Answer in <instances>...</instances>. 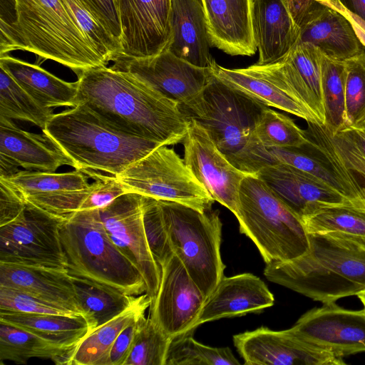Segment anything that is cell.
Here are the masks:
<instances>
[{
	"label": "cell",
	"instance_id": "obj_1",
	"mask_svg": "<svg viewBox=\"0 0 365 365\" xmlns=\"http://www.w3.org/2000/svg\"><path fill=\"white\" fill-rule=\"evenodd\" d=\"M77 83V104L111 127L166 145L182 142L190 118L180 103L130 73L100 66L82 72Z\"/></svg>",
	"mask_w": 365,
	"mask_h": 365
},
{
	"label": "cell",
	"instance_id": "obj_2",
	"mask_svg": "<svg viewBox=\"0 0 365 365\" xmlns=\"http://www.w3.org/2000/svg\"><path fill=\"white\" fill-rule=\"evenodd\" d=\"M308 234V252L289 262L266 264V278L323 304L364 291L365 237Z\"/></svg>",
	"mask_w": 365,
	"mask_h": 365
},
{
	"label": "cell",
	"instance_id": "obj_3",
	"mask_svg": "<svg viewBox=\"0 0 365 365\" xmlns=\"http://www.w3.org/2000/svg\"><path fill=\"white\" fill-rule=\"evenodd\" d=\"M12 1L14 19L0 20V56L25 50L71 68L77 76L108 65L61 0Z\"/></svg>",
	"mask_w": 365,
	"mask_h": 365
},
{
	"label": "cell",
	"instance_id": "obj_4",
	"mask_svg": "<svg viewBox=\"0 0 365 365\" xmlns=\"http://www.w3.org/2000/svg\"><path fill=\"white\" fill-rule=\"evenodd\" d=\"M42 132L48 135L83 173H121L161 143L123 133L78 103L53 114Z\"/></svg>",
	"mask_w": 365,
	"mask_h": 365
},
{
	"label": "cell",
	"instance_id": "obj_5",
	"mask_svg": "<svg viewBox=\"0 0 365 365\" xmlns=\"http://www.w3.org/2000/svg\"><path fill=\"white\" fill-rule=\"evenodd\" d=\"M60 238L70 275L129 295L146 292L142 274L110 240L98 209L77 211L64 219Z\"/></svg>",
	"mask_w": 365,
	"mask_h": 365
},
{
	"label": "cell",
	"instance_id": "obj_6",
	"mask_svg": "<svg viewBox=\"0 0 365 365\" xmlns=\"http://www.w3.org/2000/svg\"><path fill=\"white\" fill-rule=\"evenodd\" d=\"M235 215L240 232L255 244L266 264L289 262L309 250L302 220L255 174L242 182Z\"/></svg>",
	"mask_w": 365,
	"mask_h": 365
},
{
	"label": "cell",
	"instance_id": "obj_7",
	"mask_svg": "<svg viewBox=\"0 0 365 365\" xmlns=\"http://www.w3.org/2000/svg\"><path fill=\"white\" fill-rule=\"evenodd\" d=\"M174 254L207 298L224 277L218 210L200 211L173 201L158 200Z\"/></svg>",
	"mask_w": 365,
	"mask_h": 365
},
{
	"label": "cell",
	"instance_id": "obj_8",
	"mask_svg": "<svg viewBox=\"0 0 365 365\" xmlns=\"http://www.w3.org/2000/svg\"><path fill=\"white\" fill-rule=\"evenodd\" d=\"M180 106L206 130L231 163L250 140L262 111L268 107L225 84L213 73L195 98Z\"/></svg>",
	"mask_w": 365,
	"mask_h": 365
},
{
	"label": "cell",
	"instance_id": "obj_9",
	"mask_svg": "<svg viewBox=\"0 0 365 365\" xmlns=\"http://www.w3.org/2000/svg\"><path fill=\"white\" fill-rule=\"evenodd\" d=\"M116 177L128 192L158 200L176 202L200 211L212 209L215 202L183 158L166 145L133 162Z\"/></svg>",
	"mask_w": 365,
	"mask_h": 365
},
{
	"label": "cell",
	"instance_id": "obj_10",
	"mask_svg": "<svg viewBox=\"0 0 365 365\" xmlns=\"http://www.w3.org/2000/svg\"><path fill=\"white\" fill-rule=\"evenodd\" d=\"M63 220L27 202L14 220L0 227V262L67 269Z\"/></svg>",
	"mask_w": 365,
	"mask_h": 365
},
{
	"label": "cell",
	"instance_id": "obj_11",
	"mask_svg": "<svg viewBox=\"0 0 365 365\" xmlns=\"http://www.w3.org/2000/svg\"><path fill=\"white\" fill-rule=\"evenodd\" d=\"M98 211L112 242L142 274L145 293L152 302L159 288L161 269L147 242L143 221V196L126 192Z\"/></svg>",
	"mask_w": 365,
	"mask_h": 365
},
{
	"label": "cell",
	"instance_id": "obj_12",
	"mask_svg": "<svg viewBox=\"0 0 365 365\" xmlns=\"http://www.w3.org/2000/svg\"><path fill=\"white\" fill-rule=\"evenodd\" d=\"M161 277L149 317L172 339L192 332L206 297L174 254L160 266Z\"/></svg>",
	"mask_w": 365,
	"mask_h": 365
},
{
	"label": "cell",
	"instance_id": "obj_13",
	"mask_svg": "<svg viewBox=\"0 0 365 365\" xmlns=\"http://www.w3.org/2000/svg\"><path fill=\"white\" fill-rule=\"evenodd\" d=\"M182 143L185 165L212 199L235 215L239 190L249 173L231 163L206 130L192 118Z\"/></svg>",
	"mask_w": 365,
	"mask_h": 365
},
{
	"label": "cell",
	"instance_id": "obj_14",
	"mask_svg": "<svg viewBox=\"0 0 365 365\" xmlns=\"http://www.w3.org/2000/svg\"><path fill=\"white\" fill-rule=\"evenodd\" d=\"M111 68L125 71L164 96L186 104L210 81L211 68H200L168 50L146 58L118 56Z\"/></svg>",
	"mask_w": 365,
	"mask_h": 365
},
{
	"label": "cell",
	"instance_id": "obj_15",
	"mask_svg": "<svg viewBox=\"0 0 365 365\" xmlns=\"http://www.w3.org/2000/svg\"><path fill=\"white\" fill-rule=\"evenodd\" d=\"M233 343L247 365H344L342 357L314 345L290 329L261 327L233 336Z\"/></svg>",
	"mask_w": 365,
	"mask_h": 365
},
{
	"label": "cell",
	"instance_id": "obj_16",
	"mask_svg": "<svg viewBox=\"0 0 365 365\" xmlns=\"http://www.w3.org/2000/svg\"><path fill=\"white\" fill-rule=\"evenodd\" d=\"M305 341L343 357L365 351V309L325 303L304 314L289 329Z\"/></svg>",
	"mask_w": 365,
	"mask_h": 365
},
{
	"label": "cell",
	"instance_id": "obj_17",
	"mask_svg": "<svg viewBox=\"0 0 365 365\" xmlns=\"http://www.w3.org/2000/svg\"><path fill=\"white\" fill-rule=\"evenodd\" d=\"M120 22V55L138 58L166 50L171 39V0H113Z\"/></svg>",
	"mask_w": 365,
	"mask_h": 365
},
{
	"label": "cell",
	"instance_id": "obj_18",
	"mask_svg": "<svg viewBox=\"0 0 365 365\" xmlns=\"http://www.w3.org/2000/svg\"><path fill=\"white\" fill-rule=\"evenodd\" d=\"M322 56V53L315 46L299 43L281 60L255 65L269 79L306 106L324 125Z\"/></svg>",
	"mask_w": 365,
	"mask_h": 365
},
{
	"label": "cell",
	"instance_id": "obj_19",
	"mask_svg": "<svg viewBox=\"0 0 365 365\" xmlns=\"http://www.w3.org/2000/svg\"><path fill=\"white\" fill-rule=\"evenodd\" d=\"M73 160L46 133H33L17 127L12 120L0 117V178L19 171L55 172Z\"/></svg>",
	"mask_w": 365,
	"mask_h": 365
},
{
	"label": "cell",
	"instance_id": "obj_20",
	"mask_svg": "<svg viewBox=\"0 0 365 365\" xmlns=\"http://www.w3.org/2000/svg\"><path fill=\"white\" fill-rule=\"evenodd\" d=\"M255 175L301 220L327 207L353 205L324 181L290 165H268Z\"/></svg>",
	"mask_w": 365,
	"mask_h": 365
},
{
	"label": "cell",
	"instance_id": "obj_21",
	"mask_svg": "<svg viewBox=\"0 0 365 365\" xmlns=\"http://www.w3.org/2000/svg\"><path fill=\"white\" fill-rule=\"evenodd\" d=\"M232 163L242 171L255 174L264 167L284 164L294 167L324 181L356 206L349 187L315 150L309 142L302 147H264L250 140Z\"/></svg>",
	"mask_w": 365,
	"mask_h": 365
},
{
	"label": "cell",
	"instance_id": "obj_22",
	"mask_svg": "<svg viewBox=\"0 0 365 365\" xmlns=\"http://www.w3.org/2000/svg\"><path fill=\"white\" fill-rule=\"evenodd\" d=\"M274 303L273 294L265 283L251 273L224 276L207 297L195 324L259 313Z\"/></svg>",
	"mask_w": 365,
	"mask_h": 365
},
{
	"label": "cell",
	"instance_id": "obj_23",
	"mask_svg": "<svg viewBox=\"0 0 365 365\" xmlns=\"http://www.w3.org/2000/svg\"><path fill=\"white\" fill-rule=\"evenodd\" d=\"M210 43L231 56H252L257 51L252 0H201Z\"/></svg>",
	"mask_w": 365,
	"mask_h": 365
},
{
	"label": "cell",
	"instance_id": "obj_24",
	"mask_svg": "<svg viewBox=\"0 0 365 365\" xmlns=\"http://www.w3.org/2000/svg\"><path fill=\"white\" fill-rule=\"evenodd\" d=\"M0 286L25 292L83 315L73 277L67 269L0 262Z\"/></svg>",
	"mask_w": 365,
	"mask_h": 365
},
{
	"label": "cell",
	"instance_id": "obj_25",
	"mask_svg": "<svg viewBox=\"0 0 365 365\" xmlns=\"http://www.w3.org/2000/svg\"><path fill=\"white\" fill-rule=\"evenodd\" d=\"M252 23L258 65L281 60L298 42L300 29L284 0H252Z\"/></svg>",
	"mask_w": 365,
	"mask_h": 365
},
{
	"label": "cell",
	"instance_id": "obj_26",
	"mask_svg": "<svg viewBox=\"0 0 365 365\" xmlns=\"http://www.w3.org/2000/svg\"><path fill=\"white\" fill-rule=\"evenodd\" d=\"M171 39L166 50L200 67L210 68L215 61L210 52V40L201 0H171Z\"/></svg>",
	"mask_w": 365,
	"mask_h": 365
},
{
	"label": "cell",
	"instance_id": "obj_27",
	"mask_svg": "<svg viewBox=\"0 0 365 365\" xmlns=\"http://www.w3.org/2000/svg\"><path fill=\"white\" fill-rule=\"evenodd\" d=\"M299 29L297 43H309L334 59L345 61L365 50L347 16L329 5L318 10Z\"/></svg>",
	"mask_w": 365,
	"mask_h": 365
},
{
	"label": "cell",
	"instance_id": "obj_28",
	"mask_svg": "<svg viewBox=\"0 0 365 365\" xmlns=\"http://www.w3.org/2000/svg\"><path fill=\"white\" fill-rule=\"evenodd\" d=\"M210 68L221 81L264 106L289 113L307 123H320L306 106L269 79L255 64L245 68H227L215 62Z\"/></svg>",
	"mask_w": 365,
	"mask_h": 365
},
{
	"label": "cell",
	"instance_id": "obj_29",
	"mask_svg": "<svg viewBox=\"0 0 365 365\" xmlns=\"http://www.w3.org/2000/svg\"><path fill=\"white\" fill-rule=\"evenodd\" d=\"M0 67L39 104L53 108L74 107L77 104V81H65L39 66L4 54Z\"/></svg>",
	"mask_w": 365,
	"mask_h": 365
},
{
	"label": "cell",
	"instance_id": "obj_30",
	"mask_svg": "<svg viewBox=\"0 0 365 365\" xmlns=\"http://www.w3.org/2000/svg\"><path fill=\"white\" fill-rule=\"evenodd\" d=\"M0 321L24 329L54 344L73 351L90 333L88 322L83 315L0 311Z\"/></svg>",
	"mask_w": 365,
	"mask_h": 365
},
{
	"label": "cell",
	"instance_id": "obj_31",
	"mask_svg": "<svg viewBox=\"0 0 365 365\" xmlns=\"http://www.w3.org/2000/svg\"><path fill=\"white\" fill-rule=\"evenodd\" d=\"M72 277L77 299L90 332L135 305L143 296L129 295L86 279Z\"/></svg>",
	"mask_w": 365,
	"mask_h": 365
},
{
	"label": "cell",
	"instance_id": "obj_32",
	"mask_svg": "<svg viewBox=\"0 0 365 365\" xmlns=\"http://www.w3.org/2000/svg\"><path fill=\"white\" fill-rule=\"evenodd\" d=\"M73 349L46 341L24 329L0 321V363L26 364L31 358L51 359L58 365H69Z\"/></svg>",
	"mask_w": 365,
	"mask_h": 365
},
{
	"label": "cell",
	"instance_id": "obj_33",
	"mask_svg": "<svg viewBox=\"0 0 365 365\" xmlns=\"http://www.w3.org/2000/svg\"><path fill=\"white\" fill-rule=\"evenodd\" d=\"M151 299L145 293L135 305L87 334L73 349L69 365H106L118 335L134 318L145 313Z\"/></svg>",
	"mask_w": 365,
	"mask_h": 365
},
{
	"label": "cell",
	"instance_id": "obj_34",
	"mask_svg": "<svg viewBox=\"0 0 365 365\" xmlns=\"http://www.w3.org/2000/svg\"><path fill=\"white\" fill-rule=\"evenodd\" d=\"M321 83L324 111V126L332 135L346 126V78L344 61L322 53Z\"/></svg>",
	"mask_w": 365,
	"mask_h": 365
},
{
	"label": "cell",
	"instance_id": "obj_35",
	"mask_svg": "<svg viewBox=\"0 0 365 365\" xmlns=\"http://www.w3.org/2000/svg\"><path fill=\"white\" fill-rule=\"evenodd\" d=\"M53 108L39 104L0 67V117L31 123L43 130Z\"/></svg>",
	"mask_w": 365,
	"mask_h": 365
},
{
	"label": "cell",
	"instance_id": "obj_36",
	"mask_svg": "<svg viewBox=\"0 0 365 365\" xmlns=\"http://www.w3.org/2000/svg\"><path fill=\"white\" fill-rule=\"evenodd\" d=\"M6 179L24 198L63 191L77 190L89 186V177L79 170L67 173L19 170Z\"/></svg>",
	"mask_w": 365,
	"mask_h": 365
},
{
	"label": "cell",
	"instance_id": "obj_37",
	"mask_svg": "<svg viewBox=\"0 0 365 365\" xmlns=\"http://www.w3.org/2000/svg\"><path fill=\"white\" fill-rule=\"evenodd\" d=\"M250 140L264 147L299 148L309 142L305 130L270 107L262 111Z\"/></svg>",
	"mask_w": 365,
	"mask_h": 365
},
{
	"label": "cell",
	"instance_id": "obj_38",
	"mask_svg": "<svg viewBox=\"0 0 365 365\" xmlns=\"http://www.w3.org/2000/svg\"><path fill=\"white\" fill-rule=\"evenodd\" d=\"M192 332L172 339L165 365H239L229 347H212L196 341Z\"/></svg>",
	"mask_w": 365,
	"mask_h": 365
},
{
	"label": "cell",
	"instance_id": "obj_39",
	"mask_svg": "<svg viewBox=\"0 0 365 365\" xmlns=\"http://www.w3.org/2000/svg\"><path fill=\"white\" fill-rule=\"evenodd\" d=\"M302 221L308 233L339 232L365 237V208L351 204L322 208Z\"/></svg>",
	"mask_w": 365,
	"mask_h": 365
},
{
	"label": "cell",
	"instance_id": "obj_40",
	"mask_svg": "<svg viewBox=\"0 0 365 365\" xmlns=\"http://www.w3.org/2000/svg\"><path fill=\"white\" fill-rule=\"evenodd\" d=\"M171 341L149 317L143 315L124 365H165Z\"/></svg>",
	"mask_w": 365,
	"mask_h": 365
},
{
	"label": "cell",
	"instance_id": "obj_41",
	"mask_svg": "<svg viewBox=\"0 0 365 365\" xmlns=\"http://www.w3.org/2000/svg\"><path fill=\"white\" fill-rule=\"evenodd\" d=\"M97 53L108 63L120 54V43L80 0H61Z\"/></svg>",
	"mask_w": 365,
	"mask_h": 365
},
{
	"label": "cell",
	"instance_id": "obj_42",
	"mask_svg": "<svg viewBox=\"0 0 365 365\" xmlns=\"http://www.w3.org/2000/svg\"><path fill=\"white\" fill-rule=\"evenodd\" d=\"M344 62L346 126H356L365 118V50Z\"/></svg>",
	"mask_w": 365,
	"mask_h": 365
},
{
	"label": "cell",
	"instance_id": "obj_43",
	"mask_svg": "<svg viewBox=\"0 0 365 365\" xmlns=\"http://www.w3.org/2000/svg\"><path fill=\"white\" fill-rule=\"evenodd\" d=\"M143 221L150 250L160 267L174 252L163 222L158 200L143 196Z\"/></svg>",
	"mask_w": 365,
	"mask_h": 365
},
{
	"label": "cell",
	"instance_id": "obj_44",
	"mask_svg": "<svg viewBox=\"0 0 365 365\" xmlns=\"http://www.w3.org/2000/svg\"><path fill=\"white\" fill-rule=\"evenodd\" d=\"M330 136L346 168L365 179V128L346 126Z\"/></svg>",
	"mask_w": 365,
	"mask_h": 365
},
{
	"label": "cell",
	"instance_id": "obj_45",
	"mask_svg": "<svg viewBox=\"0 0 365 365\" xmlns=\"http://www.w3.org/2000/svg\"><path fill=\"white\" fill-rule=\"evenodd\" d=\"M0 311L29 314L81 315L61 309L25 292L0 286Z\"/></svg>",
	"mask_w": 365,
	"mask_h": 365
},
{
	"label": "cell",
	"instance_id": "obj_46",
	"mask_svg": "<svg viewBox=\"0 0 365 365\" xmlns=\"http://www.w3.org/2000/svg\"><path fill=\"white\" fill-rule=\"evenodd\" d=\"M85 174L95 181L90 184V192L79 211L104 207L119 196L128 192L115 175H103L93 171Z\"/></svg>",
	"mask_w": 365,
	"mask_h": 365
},
{
	"label": "cell",
	"instance_id": "obj_47",
	"mask_svg": "<svg viewBox=\"0 0 365 365\" xmlns=\"http://www.w3.org/2000/svg\"><path fill=\"white\" fill-rule=\"evenodd\" d=\"M27 201L6 179L0 178V227L14 220L24 210Z\"/></svg>",
	"mask_w": 365,
	"mask_h": 365
},
{
	"label": "cell",
	"instance_id": "obj_48",
	"mask_svg": "<svg viewBox=\"0 0 365 365\" xmlns=\"http://www.w3.org/2000/svg\"><path fill=\"white\" fill-rule=\"evenodd\" d=\"M121 45L122 30L113 0H80Z\"/></svg>",
	"mask_w": 365,
	"mask_h": 365
},
{
	"label": "cell",
	"instance_id": "obj_49",
	"mask_svg": "<svg viewBox=\"0 0 365 365\" xmlns=\"http://www.w3.org/2000/svg\"><path fill=\"white\" fill-rule=\"evenodd\" d=\"M143 313L134 318L118 335L107 360L106 365H124L138 329Z\"/></svg>",
	"mask_w": 365,
	"mask_h": 365
},
{
	"label": "cell",
	"instance_id": "obj_50",
	"mask_svg": "<svg viewBox=\"0 0 365 365\" xmlns=\"http://www.w3.org/2000/svg\"><path fill=\"white\" fill-rule=\"evenodd\" d=\"M289 12L300 28L318 10L327 5L328 0H284Z\"/></svg>",
	"mask_w": 365,
	"mask_h": 365
},
{
	"label": "cell",
	"instance_id": "obj_51",
	"mask_svg": "<svg viewBox=\"0 0 365 365\" xmlns=\"http://www.w3.org/2000/svg\"><path fill=\"white\" fill-rule=\"evenodd\" d=\"M326 4L340 10L347 16L351 21L361 44L365 48V22L359 17L345 10L337 0H328L326 1Z\"/></svg>",
	"mask_w": 365,
	"mask_h": 365
},
{
	"label": "cell",
	"instance_id": "obj_52",
	"mask_svg": "<svg viewBox=\"0 0 365 365\" xmlns=\"http://www.w3.org/2000/svg\"><path fill=\"white\" fill-rule=\"evenodd\" d=\"M343 8L365 22V0H337Z\"/></svg>",
	"mask_w": 365,
	"mask_h": 365
},
{
	"label": "cell",
	"instance_id": "obj_53",
	"mask_svg": "<svg viewBox=\"0 0 365 365\" xmlns=\"http://www.w3.org/2000/svg\"><path fill=\"white\" fill-rule=\"evenodd\" d=\"M356 296L361 300L364 306V309H365V290L358 294Z\"/></svg>",
	"mask_w": 365,
	"mask_h": 365
},
{
	"label": "cell",
	"instance_id": "obj_54",
	"mask_svg": "<svg viewBox=\"0 0 365 365\" xmlns=\"http://www.w3.org/2000/svg\"><path fill=\"white\" fill-rule=\"evenodd\" d=\"M356 126L360 127H364L365 128V118L363 119V120Z\"/></svg>",
	"mask_w": 365,
	"mask_h": 365
}]
</instances>
